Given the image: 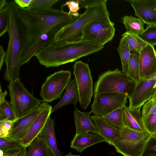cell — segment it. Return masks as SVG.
<instances>
[{
	"label": "cell",
	"mask_w": 156,
	"mask_h": 156,
	"mask_svg": "<svg viewBox=\"0 0 156 156\" xmlns=\"http://www.w3.org/2000/svg\"><path fill=\"white\" fill-rule=\"evenodd\" d=\"M54 120L49 117L38 136L45 141L52 156H62L63 153L60 151L57 147L54 129Z\"/></svg>",
	"instance_id": "ffe728a7"
},
{
	"label": "cell",
	"mask_w": 156,
	"mask_h": 156,
	"mask_svg": "<svg viewBox=\"0 0 156 156\" xmlns=\"http://www.w3.org/2000/svg\"><path fill=\"white\" fill-rule=\"evenodd\" d=\"M145 131L151 136H156V113L143 118Z\"/></svg>",
	"instance_id": "d6a6232c"
},
{
	"label": "cell",
	"mask_w": 156,
	"mask_h": 156,
	"mask_svg": "<svg viewBox=\"0 0 156 156\" xmlns=\"http://www.w3.org/2000/svg\"><path fill=\"white\" fill-rule=\"evenodd\" d=\"M60 0H32L29 7L27 8L35 11L46 12L50 11L52 6Z\"/></svg>",
	"instance_id": "f546056e"
},
{
	"label": "cell",
	"mask_w": 156,
	"mask_h": 156,
	"mask_svg": "<svg viewBox=\"0 0 156 156\" xmlns=\"http://www.w3.org/2000/svg\"><path fill=\"white\" fill-rule=\"evenodd\" d=\"M152 99H156V88H155L153 94L150 100Z\"/></svg>",
	"instance_id": "f6af8a7d"
},
{
	"label": "cell",
	"mask_w": 156,
	"mask_h": 156,
	"mask_svg": "<svg viewBox=\"0 0 156 156\" xmlns=\"http://www.w3.org/2000/svg\"><path fill=\"white\" fill-rule=\"evenodd\" d=\"M122 36L117 50L121 60L122 71L129 77V62L130 51L126 35L123 34Z\"/></svg>",
	"instance_id": "d4e9b609"
},
{
	"label": "cell",
	"mask_w": 156,
	"mask_h": 156,
	"mask_svg": "<svg viewBox=\"0 0 156 156\" xmlns=\"http://www.w3.org/2000/svg\"><path fill=\"white\" fill-rule=\"evenodd\" d=\"M130 53H140L147 44L140 38L138 35L125 33Z\"/></svg>",
	"instance_id": "f1b7e54d"
},
{
	"label": "cell",
	"mask_w": 156,
	"mask_h": 156,
	"mask_svg": "<svg viewBox=\"0 0 156 156\" xmlns=\"http://www.w3.org/2000/svg\"><path fill=\"white\" fill-rule=\"evenodd\" d=\"M7 2L6 0H0V10L6 7Z\"/></svg>",
	"instance_id": "ee69618b"
},
{
	"label": "cell",
	"mask_w": 156,
	"mask_h": 156,
	"mask_svg": "<svg viewBox=\"0 0 156 156\" xmlns=\"http://www.w3.org/2000/svg\"><path fill=\"white\" fill-rule=\"evenodd\" d=\"M64 156H80L79 155H74L72 154L71 152L70 151L69 153H68L66 155Z\"/></svg>",
	"instance_id": "bcb514c9"
},
{
	"label": "cell",
	"mask_w": 156,
	"mask_h": 156,
	"mask_svg": "<svg viewBox=\"0 0 156 156\" xmlns=\"http://www.w3.org/2000/svg\"><path fill=\"white\" fill-rule=\"evenodd\" d=\"M140 53H130L129 62V77L136 83L140 80L139 70Z\"/></svg>",
	"instance_id": "4316f807"
},
{
	"label": "cell",
	"mask_w": 156,
	"mask_h": 156,
	"mask_svg": "<svg viewBox=\"0 0 156 156\" xmlns=\"http://www.w3.org/2000/svg\"><path fill=\"white\" fill-rule=\"evenodd\" d=\"M102 118L108 124L119 129L125 126L123 121V108L116 109Z\"/></svg>",
	"instance_id": "83f0119b"
},
{
	"label": "cell",
	"mask_w": 156,
	"mask_h": 156,
	"mask_svg": "<svg viewBox=\"0 0 156 156\" xmlns=\"http://www.w3.org/2000/svg\"><path fill=\"white\" fill-rule=\"evenodd\" d=\"M76 108L73 112L76 134L89 132L100 134L96 126L92 122L90 112H83Z\"/></svg>",
	"instance_id": "d6986e66"
},
{
	"label": "cell",
	"mask_w": 156,
	"mask_h": 156,
	"mask_svg": "<svg viewBox=\"0 0 156 156\" xmlns=\"http://www.w3.org/2000/svg\"><path fill=\"white\" fill-rule=\"evenodd\" d=\"M122 22L127 33L138 35L144 30V23L139 18L126 16L123 18Z\"/></svg>",
	"instance_id": "484cf974"
},
{
	"label": "cell",
	"mask_w": 156,
	"mask_h": 156,
	"mask_svg": "<svg viewBox=\"0 0 156 156\" xmlns=\"http://www.w3.org/2000/svg\"><path fill=\"white\" fill-rule=\"evenodd\" d=\"M70 23L65 22L55 25L37 38L27 43L22 53L21 66L28 62L39 50L54 41L58 33Z\"/></svg>",
	"instance_id": "7c38bea8"
},
{
	"label": "cell",
	"mask_w": 156,
	"mask_h": 156,
	"mask_svg": "<svg viewBox=\"0 0 156 156\" xmlns=\"http://www.w3.org/2000/svg\"><path fill=\"white\" fill-rule=\"evenodd\" d=\"M156 113V99H152L146 102L143 105L142 110V117Z\"/></svg>",
	"instance_id": "74e56055"
},
{
	"label": "cell",
	"mask_w": 156,
	"mask_h": 156,
	"mask_svg": "<svg viewBox=\"0 0 156 156\" xmlns=\"http://www.w3.org/2000/svg\"><path fill=\"white\" fill-rule=\"evenodd\" d=\"M105 140L100 134L89 132L75 135L71 142L70 147L82 153L85 149Z\"/></svg>",
	"instance_id": "ac0fdd59"
},
{
	"label": "cell",
	"mask_w": 156,
	"mask_h": 156,
	"mask_svg": "<svg viewBox=\"0 0 156 156\" xmlns=\"http://www.w3.org/2000/svg\"><path fill=\"white\" fill-rule=\"evenodd\" d=\"M114 26L111 20L92 22L83 28L81 40L104 46L114 37L115 31Z\"/></svg>",
	"instance_id": "8fae6325"
},
{
	"label": "cell",
	"mask_w": 156,
	"mask_h": 156,
	"mask_svg": "<svg viewBox=\"0 0 156 156\" xmlns=\"http://www.w3.org/2000/svg\"><path fill=\"white\" fill-rule=\"evenodd\" d=\"M156 83V73L150 77L141 79L136 83L128 98L129 110H140L143 105L149 100L153 94Z\"/></svg>",
	"instance_id": "4fadbf2b"
},
{
	"label": "cell",
	"mask_w": 156,
	"mask_h": 156,
	"mask_svg": "<svg viewBox=\"0 0 156 156\" xmlns=\"http://www.w3.org/2000/svg\"><path fill=\"white\" fill-rule=\"evenodd\" d=\"M91 105L90 113L102 117L118 108H123L126 105L128 97L118 93L107 92L94 95Z\"/></svg>",
	"instance_id": "30bf717a"
},
{
	"label": "cell",
	"mask_w": 156,
	"mask_h": 156,
	"mask_svg": "<svg viewBox=\"0 0 156 156\" xmlns=\"http://www.w3.org/2000/svg\"><path fill=\"white\" fill-rule=\"evenodd\" d=\"M139 63L140 79L149 77L156 73V52L153 46L147 44L141 50Z\"/></svg>",
	"instance_id": "2e32d148"
},
{
	"label": "cell",
	"mask_w": 156,
	"mask_h": 156,
	"mask_svg": "<svg viewBox=\"0 0 156 156\" xmlns=\"http://www.w3.org/2000/svg\"><path fill=\"white\" fill-rule=\"evenodd\" d=\"M7 87L10 103L17 119L38 106L43 101L35 98L21 83L20 78L9 82Z\"/></svg>",
	"instance_id": "52a82bcc"
},
{
	"label": "cell",
	"mask_w": 156,
	"mask_h": 156,
	"mask_svg": "<svg viewBox=\"0 0 156 156\" xmlns=\"http://www.w3.org/2000/svg\"><path fill=\"white\" fill-rule=\"evenodd\" d=\"M136 83L118 69L108 70L99 75L94 84V94L116 93L124 94L129 98Z\"/></svg>",
	"instance_id": "5b68a950"
},
{
	"label": "cell",
	"mask_w": 156,
	"mask_h": 156,
	"mask_svg": "<svg viewBox=\"0 0 156 156\" xmlns=\"http://www.w3.org/2000/svg\"><path fill=\"white\" fill-rule=\"evenodd\" d=\"M16 8L18 16L26 29L25 46L51 27L62 23H71L75 18L62 9H52L48 12H41L22 8L16 4Z\"/></svg>",
	"instance_id": "277c9868"
},
{
	"label": "cell",
	"mask_w": 156,
	"mask_h": 156,
	"mask_svg": "<svg viewBox=\"0 0 156 156\" xmlns=\"http://www.w3.org/2000/svg\"><path fill=\"white\" fill-rule=\"evenodd\" d=\"M50 106L43 102L38 106L14 121L9 137L20 140L26 134L31 125L40 113Z\"/></svg>",
	"instance_id": "5bb4252c"
},
{
	"label": "cell",
	"mask_w": 156,
	"mask_h": 156,
	"mask_svg": "<svg viewBox=\"0 0 156 156\" xmlns=\"http://www.w3.org/2000/svg\"><path fill=\"white\" fill-rule=\"evenodd\" d=\"M142 40L152 46L156 45V24L147 25L146 28L138 35Z\"/></svg>",
	"instance_id": "4dcf8cb0"
},
{
	"label": "cell",
	"mask_w": 156,
	"mask_h": 156,
	"mask_svg": "<svg viewBox=\"0 0 156 156\" xmlns=\"http://www.w3.org/2000/svg\"><path fill=\"white\" fill-rule=\"evenodd\" d=\"M140 156H156V136H149Z\"/></svg>",
	"instance_id": "e575fe53"
},
{
	"label": "cell",
	"mask_w": 156,
	"mask_h": 156,
	"mask_svg": "<svg viewBox=\"0 0 156 156\" xmlns=\"http://www.w3.org/2000/svg\"><path fill=\"white\" fill-rule=\"evenodd\" d=\"M32 0H15L14 2L19 7L22 8H28Z\"/></svg>",
	"instance_id": "60d3db41"
},
{
	"label": "cell",
	"mask_w": 156,
	"mask_h": 156,
	"mask_svg": "<svg viewBox=\"0 0 156 156\" xmlns=\"http://www.w3.org/2000/svg\"><path fill=\"white\" fill-rule=\"evenodd\" d=\"M16 119L10 102L5 100L0 104V121L6 119L14 121Z\"/></svg>",
	"instance_id": "1f68e13d"
},
{
	"label": "cell",
	"mask_w": 156,
	"mask_h": 156,
	"mask_svg": "<svg viewBox=\"0 0 156 156\" xmlns=\"http://www.w3.org/2000/svg\"><path fill=\"white\" fill-rule=\"evenodd\" d=\"M13 122L7 119L0 121V138L9 137Z\"/></svg>",
	"instance_id": "8d00e7d4"
},
{
	"label": "cell",
	"mask_w": 156,
	"mask_h": 156,
	"mask_svg": "<svg viewBox=\"0 0 156 156\" xmlns=\"http://www.w3.org/2000/svg\"><path fill=\"white\" fill-rule=\"evenodd\" d=\"M7 94L6 91L4 92H2L1 89V86L0 87V104L5 101V97Z\"/></svg>",
	"instance_id": "7bdbcfd3"
},
{
	"label": "cell",
	"mask_w": 156,
	"mask_h": 156,
	"mask_svg": "<svg viewBox=\"0 0 156 156\" xmlns=\"http://www.w3.org/2000/svg\"><path fill=\"white\" fill-rule=\"evenodd\" d=\"M107 0H79L80 7L86 9L83 14L75 18L69 25L57 34L55 39L56 42H73L81 40L84 27L94 21H109Z\"/></svg>",
	"instance_id": "3957f363"
},
{
	"label": "cell",
	"mask_w": 156,
	"mask_h": 156,
	"mask_svg": "<svg viewBox=\"0 0 156 156\" xmlns=\"http://www.w3.org/2000/svg\"><path fill=\"white\" fill-rule=\"evenodd\" d=\"M91 118L100 134L106 142L113 146V142L118 136L120 129L108 124L102 117L94 115Z\"/></svg>",
	"instance_id": "44dd1931"
},
{
	"label": "cell",
	"mask_w": 156,
	"mask_h": 156,
	"mask_svg": "<svg viewBox=\"0 0 156 156\" xmlns=\"http://www.w3.org/2000/svg\"><path fill=\"white\" fill-rule=\"evenodd\" d=\"M26 148L21 146L4 152L0 150V156H25Z\"/></svg>",
	"instance_id": "f35d334b"
},
{
	"label": "cell",
	"mask_w": 156,
	"mask_h": 156,
	"mask_svg": "<svg viewBox=\"0 0 156 156\" xmlns=\"http://www.w3.org/2000/svg\"><path fill=\"white\" fill-rule=\"evenodd\" d=\"M21 146L20 140L9 137L0 138V150L3 152Z\"/></svg>",
	"instance_id": "836d02e7"
},
{
	"label": "cell",
	"mask_w": 156,
	"mask_h": 156,
	"mask_svg": "<svg viewBox=\"0 0 156 156\" xmlns=\"http://www.w3.org/2000/svg\"><path fill=\"white\" fill-rule=\"evenodd\" d=\"M71 78L69 70L56 72L47 76L42 84L40 96L43 101L51 102L61 98Z\"/></svg>",
	"instance_id": "ba28073f"
},
{
	"label": "cell",
	"mask_w": 156,
	"mask_h": 156,
	"mask_svg": "<svg viewBox=\"0 0 156 156\" xmlns=\"http://www.w3.org/2000/svg\"><path fill=\"white\" fill-rule=\"evenodd\" d=\"M9 16V42L5 62L6 67L3 78L8 82L19 78L22 53L26 38L24 25L17 14L14 1L7 2Z\"/></svg>",
	"instance_id": "7a4b0ae2"
},
{
	"label": "cell",
	"mask_w": 156,
	"mask_h": 156,
	"mask_svg": "<svg viewBox=\"0 0 156 156\" xmlns=\"http://www.w3.org/2000/svg\"><path fill=\"white\" fill-rule=\"evenodd\" d=\"M67 6L69 11V13L75 18L78 17L80 14L77 12L80 7L79 0H72L66 2L63 5V6Z\"/></svg>",
	"instance_id": "ab89813d"
},
{
	"label": "cell",
	"mask_w": 156,
	"mask_h": 156,
	"mask_svg": "<svg viewBox=\"0 0 156 156\" xmlns=\"http://www.w3.org/2000/svg\"><path fill=\"white\" fill-rule=\"evenodd\" d=\"M135 15L147 25L156 24V0H128Z\"/></svg>",
	"instance_id": "9a60e30c"
},
{
	"label": "cell",
	"mask_w": 156,
	"mask_h": 156,
	"mask_svg": "<svg viewBox=\"0 0 156 156\" xmlns=\"http://www.w3.org/2000/svg\"><path fill=\"white\" fill-rule=\"evenodd\" d=\"M150 136L146 132L134 130L125 126L120 129L113 146L117 152L124 156H140Z\"/></svg>",
	"instance_id": "8992f818"
},
{
	"label": "cell",
	"mask_w": 156,
	"mask_h": 156,
	"mask_svg": "<svg viewBox=\"0 0 156 156\" xmlns=\"http://www.w3.org/2000/svg\"><path fill=\"white\" fill-rule=\"evenodd\" d=\"M123 115L124 123L125 126L134 130L146 132L140 110H130L126 105L123 108Z\"/></svg>",
	"instance_id": "7402d4cb"
},
{
	"label": "cell",
	"mask_w": 156,
	"mask_h": 156,
	"mask_svg": "<svg viewBox=\"0 0 156 156\" xmlns=\"http://www.w3.org/2000/svg\"><path fill=\"white\" fill-rule=\"evenodd\" d=\"M29 147L25 156H52L46 143L39 136Z\"/></svg>",
	"instance_id": "cb8c5ba5"
},
{
	"label": "cell",
	"mask_w": 156,
	"mask_h": 156,
	"mask_svg": "<svg viewBox=\"0 0 156 156\" xmlns=\"http://www.w3.org/2000/svg\"><path fill=\"white\" fill-rule=\"evenodd\" d=\"M50 105L44 110L36 118L23 138L20 140L21 146L27 147L39 135L52 112Z\"/></svg>",
	"instance_id": "e0dca14e"
},
{
	"label": "cell",
	"mask_w": 156,
	"mask_h": 156,
	"mask_svg": "<svg viewBox=\"0 0 156 156\" xmlns=\"http://www.w3.org/2000/svg\"><path fill=\"white\" fill-rule=\"evenodd\" d=\"M6 55V51H5L2 45L0 46V70H1L4 62H5Z\"/></svg>",
	"instance_id": "b9f144b4"
},
{
	"label": "cell",
	"mask_w": 156,
	"mask_h": 156,
	"mask_svg": "<svg viewBox=\"0 0 156 156\" xmlns=\"http://www.w3.org/2000/svg\"><path fill=\"white\" fill-rule=\"evenodd\" d=\"M73 68L78 90L80 105L85 110L94 94L91 71L88 64L81 61L76 62Z\"/></svg>",
	"instance_id": "9c48e42d"
},
{
	"label": "cell",
	"mask_w": 156,
	"mask_h": 156,
	"mask_svg": "<svg viewBox=\"0 0 156 156\" xmlns=\"http://www.w3.org/2000/svg\"><path fill=\"white\" fill-rule=\"evenodd\" d=\"M104 46L81 40L73 42H56L55 40L34 55L40 64L46 67H58L72 62L79 58L98 52Z\"/></svg>",
	"instance_id": "6da1fadb"
},
{
	"label": "cell",
	"mask_w": 156,
	"mask_h": 156,
	"mask_svg": "<svg viewBox=\"0 0 156 156\" xmlns=\"http://www.w3.org/2000/svg\"><path fill=\"white\" fill-rule=\"evenodd\" d=\"M9 16L6 6L0 10V37L8 32Z\"/></svg>",
	"instance_id": "d590c367"
},
{
	"label": "cell",
	"mask_w": 156,
	"mask_h": 156,
	"mask_svg": "<svg viewBox=\"0 0 156 156\" xmlns=\"http://www.w3.org/2000/svg\"><path fill=\"white\" fill-rule=\"evenodd\" d=\"M79 100L78 90L75 78L69 82L63 97L58 103L52 107V112L69 104H73L76 107V104Z\"/></svg>",
	"instance_id": "603a6c76"
},
{
	"label": "cell",
	"mask_w": 156,
	"mask_h": 156,
	"mask_svg": "<svg viewBox=\"0 0 156 156\" xmlns=\"http://www.w3.org/2000/svg\"><path fill=\"white\" fill-rule=\"evenodd\" d=\"M156 88V83L155 84V85H154V88Z\"/></svg>",
	"instance_id": "7dc6e473"
}]
</instances>
